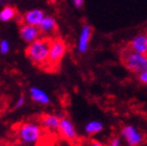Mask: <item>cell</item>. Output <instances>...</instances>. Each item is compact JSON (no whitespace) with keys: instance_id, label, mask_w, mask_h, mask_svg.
Here are the masks:
<instances>
[{"instance_id":"cell-9","label":"cell","mask_w":147,"mask_h":146,"mask_svg":"<svg viewBox=\"0 0 147 146\" xmlns=\"http://www.w3.org/2000/svg\"><path fill=\"white\" fill-rule=\"evenodd\" d=\"M128 49L141 54H147V34H138L128 43Z\"/></svg>"},{"instance_id":"cell-2","label":"cell","mask_w":147,"mask_h":146,"mask_svg":"<svg viewBox=\"0 0 147 146\" xmlns=\"http://www.w3.org/2000/svg\"><path fill=\"white\" fill-rule=\"evenodd\" d=\"M42 125L34 121H27L18 126L17 136L20 142L24 145H34L42 137Z\"/></svg>"},{"instance_id":"cell-11","label":"cell","mask_w":147,"mask_h":146,"mask_svg":"<svg viewBox=\"0 0 147 146\" xmlns=\"http://www.w3.org/2000/svg\"><path fill=\"white\" fill-rule=\"evenodd\" d=\"M44 17H45V14H44V11L42 9H34L26 11L25 14L23 15L22 20H23V23H25V24L39 26V24L44 19Z\"/></svg>"},{"instance_id":"cell-15","label":"cell","mask_w":147,"mask_h":146,"mask_svg":"<svg viewBox=\"0 0 147 146\" xmlns=\"http://www.w3.org/2000/svg\"><path fill=\"white\" fill-rule=\"evenodd\" d=\"M17 15V11L14 6L5 5L0 9V21L1 22H9L13 20Z\"/></svg>"},{"instance_id":"cell-5","label":"cell","mask_w":147,"mask_h":146,"mask_svg":"<svg viewBox=\"0 0 147 146\" xmlns=\"http://www.w3.org/2000/svg\"><path fill=\"white\" fill-rule=\"evenodd\" d=\"M120 135L128 146H140L141 144H143L145 140L143 132L139 128H137L135 125H130V124L122 126Z\"/></svg>"},{"instance_id":"cell-12","label":"cell","mask_w":147,"mask_h":146,"mask_svg":"<svg viewBox=\"0 0 147 146\" xmlns=\"http://www.w3.org/2000/svg\"><path fill=\"white\" fill-rule=\"evenodd\" d=\"M29 96L32 101L41 105H47L50 103V97L44 90L39 87H30Z\"/></svg>"},{"instance_id":"cell-18","label":"cell","mask_w":147,"mask_h":146,"mask_svg":"<svg viewBox=\"0 0 147 146\" xmlns=\"http://www.w3.org/2000/svg\"><path fill=\"white\" fill-rule=\"evenodd\" d=\"M110 145L111 146H121V139H120V137L115 136V137L112 138L110 141Z\"/></svg>"},{"instance_id":"cell-6","label":"cell","mask_w":147,"mask_h":146,"mask_svg":"<svg viewBox=\"0 0 147 146\" xmlns=\"http://www.w3.org/2000/svg\"><path fill=\"white\" fill-rule=\"evenodd\" d=\"M59 132L64 139L71 141V142L75 141L77 139V137H78V134H77V130L75 128V125L72 122V120L69 119L68 117H62L61 118Z\"/></svg>"},{"instance_id":"cell-20","label":"cell","mask_w":147,"mask_h":146,"mask_svg":"<svg viewBox=\"0 0 147 146\" xmlns=\"http://www.w3.org/2000/svg\"><path fill=\"white\" fill-rule=\"evenodd\" d=\"M71 1L73 3V5L78 9L84 6V0H71Z\"/></svg>"},{"instance_id":"cell-16","label":"cell","mask_w":147,"mask_h":146,"mask_svg":"<svg viewBox=\"0 0 147 146\" xmlns=\"http://www.w3.org/2000/svg\"><path fill=\"white\" fill-rule=\"evenodd\" d=\"M9 51V42L7 40L3 39L0 41V53L6 54Z\"/></svg>"},{"instance_id":"cell-21","label":"cell","mask_w":147,"mask_h":146,"mask_svg":"<svg viewBox=\"0 0 147 146\" xmlns=\"http://www.w3.org/2000/svg\"><path fill=\"white\" fill-rule=\"evenodd\" d=\"M90 146H103V144L100 143V142L97 140H93V141H91Z\"/></svg>"},{"instance_id":"cell-23","label":"cell","mask_w":147,"mask_h":146,"mask_svg":"<svg viewBox=\"0 0 147 146\" xmlns=\"http://www.w3.org/2000/svg\"><path fill=\"white\" fill-rule=\"evenodd\" d=\"M2 5V0H0V6Z\"/></svg>"},{"instance_id":"cell-24","label":"cell","mask_w":147,"mask_h":146,"mask_svg":"<svg viewBox=\"0 0 147 146\" xmlns=\"http://www.w3.org/2000/svg\"><path fill=\"white\" fill-rule=\"evenodd\" d=\"M108 146H111V145H108Z\"/></svg>"},{"instance_id":"cell-7","label":"cell","mask_w":147,"mask_h":146,"mask_svg":"<svg viewBox=\"0 0 147 146\" xmlns=\"http://www.w3.org/2000/svg\"><path fill=\"white\" fill-rule=\"evenodd\" d=\"M93 34V29L89 24H85L82 27L80 34L78 36V41H77V51L80 54L86 53L89 50V46H90V41Z\"/></svg>"},{"instance_id":"cell-3","label":"cell","mask_w":147,"mask_h":146,"mask_svg":"<svg viewBox=\"0 0 147 146\" xmlns=\"http://www.w3.org/2000/svg\"><path fill=\"white\" fill-rule=\"evenodd\" d=\"M121 59L125 68L131 73L139 75L147 69V54H141L126 49L122 52Z\"/></svg>"},{"instance_id":"cell-1","label":"cell","mask_w":147,"mask_h":146,"mask_svg":"<svg viewBox=\"0 0 147 146\" xmlns=\"http://www.w3.org/2000/svg\"><path fill=\"white\" fill-rule=\"evenodd\" d=\"M51 39L49 38H39L32 43L28 44L25 49V54L32 64L39 67L47 66L49 59Z\"/></svg>"},{"instance_id":"cell-22","label":"cell","mask_w":147,"mask_h":146,"mask_svg":"<svg viewBox=\"0 0 147 146\" xmlns=\"http://www.w3.org/2000/svg\"><path fill=\"white\" fill-rule=\"evenodd\" d=\"M47 1H48L49 3H52V4H53V3L57 2V0H47Z\"/></svg>"},{"instance_id":"cell-4","label":"cell","mask_w":147,"mask_h":146,"mask_svg":"<svg viewBox=\"0 0 147 146\" xmlns=\"http://www.w3.org/2000/svg\"><path fill=\"white\" fill-rule=\"evenodd\" d=\"M67 52V44L61 38L51 39L50 50H49V59H48V67H54L59 64Z\"/></svg>"},{"instance_id":"cell-8","label":"cell","mask_w":147,"mask_h":146,"mask_svg":"<svg viewBox=\"0 0 147 146\" xmlns=\"http://www.w3.org/2000/svg\"><path fill=\"white\" fill-rule=\"evenodd\" d=\"M41 34L42 32L38 26L29 25V24H25V23H23L19 28V34L21 36V39L27 44H30L34 41L39 39Z\"/></svg>"},{"instance_id":"cell-10","label":"cell","mask_w":147,"mask_h":146,"mask_svg":"<svg viewBox=\"0 0 147 146\" xmlns=\"http://www.w3.org/2000/svg\"><path fill=\"white\" fill-rule=\"evenodd\" d=\"M61 118L53 114H45L40 118L41 125L48 132H59Z\"/></svg>"},{"instance_id":"cell-19","label":"cell","mask_w":147,"mask_h":146,"mask_svg":"<svg viewBox=\"0 0 147 146\" xmlns=\"http://www.w3.org/2000/svg\"><path fill=\"white\" fill-rule=\"evenodd\" d=\"M139 80H140V82H142L143 84H146L147 86V69L139 74Z\"/></svg>"},{"instance_id":"cell-17","label":"cell","mask_w":147,"mask_h":146,"mask_svg":"<svg viewBox=\"0 0 147 146\" xmlns=\"http://www.w3.org/2000/svg\"><path fill=\"white\" fill-rule=\"evenodd\" d=\"M24 104H25V97H24V95H20L16 101V103H15V107L21 109L22 107H24Z\"/></svg>"},{"instance_id":"cell-14","label":"cell","mask_w":147,"mask_h":146,"mask_svg":"<svg viewBox=\"0 0 147 146\" xmlns=\"http://www.w3.org/2000/svg\"><path fill=\"white\" fill-rule=\"evenodd\" d=\"M103 123L99 120H91L85 125V132L88 136H94L102 132Z\"/></svg>"},{"instance_id":"cell-13","label":"cell","mask_w":147,"mask_h":146,"mask_svg":"<svg viewBox=\"0 0 147 146\" xmlns=\"http://www.w3.org/2000/svg\"><path fill=\"white\" fill-rule=\"evenodd\" d=\"M38 27L40 28V30H41L42 34H53V32H55V30L57 29V23L53 17L45 16Z\"/></svg>"}]
</instances>
